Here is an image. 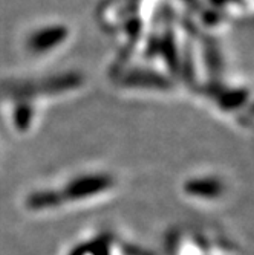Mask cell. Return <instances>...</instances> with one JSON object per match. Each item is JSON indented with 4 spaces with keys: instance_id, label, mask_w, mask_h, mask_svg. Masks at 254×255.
Here are the masks:
<instances>
[{
    "instance_id": "cell-1",
    "label": "cell",
    "mask_w": 254,
    "mask_h": 255,
    "mask_svg": "<svg viewBox=\"0 0 254 255\" xmlns=\"http://www.w3.org/2000/svg\"><path fill=\"white\" fill-rule=\"evenodd\" d=\"M83 75L77 72H67L61 75H52L29 83H21L18 86H11L18 100H31L34 97H48L66 94L78 89L83 84Z\"/></svg>"
},
{
    "instance_id": "cell-2",
    "label": "cell",
    "mask_w": 254,
    "mask_h": 255,
    "mask_svg": "<svg viewBox=\"0 0 254 255\" xmlns=\"http://www.w3.org/2000/svg\"><path fill=\"white\" fill-rule=\"evenodd\" d=\"M113 177L107 173H84L69 180L60 191L63 202H81L104 194L113 187Z\"/></svg>"
},
{
    "instance_id": "cell-3",
    "label": "cell",
    "mask_w": 254,
    "mask_h": 255,
    "mask_svg": "<svg viewBox=\"0 0 254 255\" xmlns=\"http://www.w3.org/2000/svg\"><path fill=\"white\" fill-rule=\"evenodd\" d=\"M69 38V28L66 25H48L41 26L40 29L34 31L28 40H26V48L31 54L43 55L55 51L57 48Z\"/></svg>"
},
{
    "instance_id": "cell-4",
    "label": "cell",
    "mask_w": 254,
    "mask_h": 255,
    "mask_svg": "<svg viewBox=\"0 0 254 255\" xmlns=\"http://www.w3.org/2000/svg\"><path fill=\"white\" fill-rule=\"evenodd\" d=\"M184 193L199 200H216L225 193V185L219 177L199 176L192 177L184 183Z\"/></svg>"
},
{
    "instance_id": "cell-5",
    "label": "cell",
    "mask_w": 254,
    "mask_h": 255,
    "mask_svg": "<svg viewBox=\"0 0 254 255\" xmlns=\"http://www.w3.org/2000/svg\"><path fill=\"white\" fill-rule=\"evenodd\" d=\"M63 203L58 190H37L26 199V206L31 211H48Z\"/></svg>"
},
{
    "instance_id": "cell-6",
    "label": "cell",
    "mask_w": 254,
    "mask_h": 255,
    "mask_svg": "<svg viewBox=\"0 0 254 255\" xmlns=\"http://www.w3.org/2000/svg\"><path fill=\"white\" fill-rule=\"evenodd\" d=\"M126 84L130 87H144V89H167V87H170V81H167L163 75L147 72V71L132 72L126 78Z\"/></svg>"
},
{
    "instance_id": "cell-7",
    "label": "cell",
    "mask_w": 254,
    "mask_h": 255,
    "mask_svg": "<svg viewBox=\"0 0 254 255\" xmlns=\"http://www.w3.org/2000/svg\"><path fill=\"white\" fill-rule=\"evenodd\" d=\"M248 100V90L245 89H230L216 97V103L221 106V109L225 110H235L239 109V106H244Z\"/></svg>"
},
{
    "instance_id": "cell-8",
    "label": "cell",
    "mask_w": 254,
    "mask_h": 255,
    "mask_svg": "<svg viewBox=\"0 0 254 255\" xmlns=\"http://www.w3.org/2000/svg\"><path fill=\"white\" fill-rule=\"evenodd\" d=\"M34 120V107L29 100H18L17 107L14 109V124L20 131H26Z\"/></svg>"
},
{
    "instance_id": "cell-9",
    "label": "cell",
    "mask_w": 254,
    "mask_h": 255,
    "mask_svg": "<svg viewBox=\"0 0 254 255\" xmlns=\"http://www.w3.org/2000/svg\"><path fill=\"white\" fill-rule=\"evenodd\" d=\"M67 255H87V249H86V245H78L75 246L72 251H69Z\"/></svg>"
}]
</instances>
